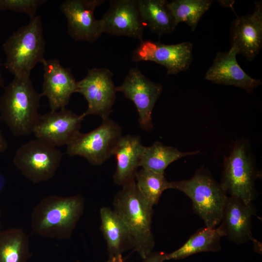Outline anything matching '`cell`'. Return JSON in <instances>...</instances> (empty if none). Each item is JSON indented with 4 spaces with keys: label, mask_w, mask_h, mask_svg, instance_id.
Instances as JSON below:
<instances>
[{
    "label": "cell",
    "mask_w": 262,
    "mask_h": 262,
    "mask_svg": "<svg viewBox=\"0 0 262 262\" xmlns=\"http://www.w3.org/2000/svg\"><path fill=\"white\" fill-rule=\"evenodd\" d=\"M84 208V199L79 194L45 197L32 211V229L35 234L44 237L69 239L83 214Z\"/></svg>",
    "instance_id": "1"
},
{
    "label": "cell",
    "mask_w": 262,
    "mask_h": 262,
    "mask_svg": "<svg viewBox=\"0 0 262 262\" xmlns=\"http://www.w3.org/2000/svg\"><path fill=\"white\" fill-rule=\"evenodd\" d=\"M42 97L30 77H14L0 97V119L15 136L32 134Z\"/></svg>",
    "instance_id": "2"
},
{
    "label": "cell",
    "mask_w": 262,
    "mask_h": 262,
    "mask_svg": "<svg viewBox=\"0 0 262 262\" xmlns=\"http://www.w3.org/2000/svg\"><path fill=\"white\" fill-rule=\"evenodd\" d=\"M114 211L128 227L133 249L143 260L152 252L155 242L151 231L153 207L138 190L135 180L122 186L115 195Z\"/></svg>",
    "instance_id": "3"
},
{
    "label": "cell",
    "mask_w": 262,
    "mask_h": 262,
    "mask_svg": "<svg viewBox=\"0 0 262 262\" xmlns=\"http://www.w3.org/2000/svg\"><path fill=\"white\" fill-rule=\"evenodd\" d=\"M6 55L3 64L14 77H30L37 63L45 60L46 42L41 17L36 15L30 22L14 32L2 44Z\"/></svg>",
    "instance_id": "4"
},
{
    "label": "cell",
    "mask_w": 262,
    "mask_h": 262,
    "mask_svg": "<svg viewBox=\"0 0 262 262\" xmlns=\"http://www.w3.org/2000/svg\"><path fill=\"white\" fill-rule=\"evenodd\" d=\"M169 189L179 190L190 198L194 211L206 227L216 228L220 224L228 196L209 171L199 169L189 179L170 181Z\"/></svg>",
    "instance_id": "5"
},
{
    "label": "cell",
    "mask_w": 262,
    "mask_h": 262,
    "mask_svg": "<svg viewBox=\"0 0 262 262\" xmlns=\"http://www.w3.org/2000/svg\"><path fill=\"white\" fill-rule=\"evenodd\" d=\"M257 174L246 143L236 142L224 163L220 184L226 194L246 204L255 198Z\"/></svg>",
    "instance_id": "6"
},
{
    "label": "cell",
    "mask_w": 262,
    "mask_h": 262,
    "mask_svg": "<svg viewBox=\"0 0 262 262\" xmlns=\"http://www.w3.org/2000/svg\"><path fill=\"white\" fill-rule=\"evenodd\" d=\"M62 156L57 147L35 138L17 149L13 163L26 178L37 183L53 177L60 165Z\"/></svg>",
    "instance_id": "7"
},
{
    "label": "cell",
    "mask_w": 262,
    "mask_h": 262,
    "mask_svg": "<svg viewBox=\"0 0 262 262\" xmlns=\"http://www.w3.org/2000/svg\"><path fill=\"white\" fill-rule=\"evenodd\" d=\"M122 136L120 127L108 117L96 129L86 133L80 132L66 146V153L83 157L92 165H100L113 155Z\"/></svg>",
    "instance_id": "8"
},
{
    "label": "cell",
    "mask_w": 262,
    "mask_h": 262,
    "mask_svg": "<svg viewBox=\"0 0 262 262\" xmlns=\"http://www.w3.org/2000/svg\"><path fill=\"white\" fill-rule=\"evenodd\" d=\"M113 76V72L107 68H93L77 82L75 93L82 95L87 102V108L82 114L84 116L97 115L102 119L109 117L117 92Z\"/></svg>",
    "instance_id": "9"
},
{
    "label": "cell",
    "mask_w": 262,
    "mask_h": 262,
    "mask_svg": "<svg viewBox=\"0 0 262 262\" xmlns=\"http://www.w3.org/2000/svg\"><path fill=\"white\" fill-rule=\"evenodd\" d=\"M134 103L140 127L145 131L153 128L152 112L163 91V85L147 78L137 67L131 68L123 82L116 87Z\"/></svg>",
    "instance_id": "10"
},
{
    "label": "cell",
    "mask_w": 262,
    "mask_h": 262,
    "mask_svg": "<svg viewBox=\"0 0 262 262\" xmlns=\"http://www.w3.org/2000/svg\"><path fill=\"white\" fill-rule=\"evenodd\" d=\"M193 45L189 42L166 45L141 40L132 53L135 62L151 61L164 66L168 74H177L188 69L192 61Z\"/></svg>",
    "instance_id": "11"
},
{
    "label": "cell",
    "mask_w": 262,
    "mask_h": 262,
    "mask_svg": "<svg viewBox=\"0 0 262 262\" xmlns=\"http://www.w3.org/2000/svg\"><path fill=\"white\" fill-rule=\"evenodd\" d=\"M85 116L64 108L39 116L33 133L35 138L55 147L67 145L80 132Z\"/></svg>",
    "instance_id": "12"
},
{
    "label": "cell",
    "mask_w": 262,
    "mask_h": 262,
    "mask_svg": "<svg viewBox=\"0 0 262 262\" xmlns=\"http://www.w3.org/2000/svg\"><path fill=\"white\" fill-rule=\"evenodd\" d=\"M103 0H66L60 6L67 23V32L75 41L93 43L103 33L100 19L94 16Z\"/></svg>",
    "instance_id": "13"
},
{
    "label": "cell",
    "mask_w": 262,
    "mask_h": 262,
    "mask_svg": "<svg viewBox=\"0 0 262 262\" xmlns=\"http://www.w3.org/2000/svg\"><path fill=\"white\" fill-rule=\"evenodd\" d=\"M100 20L103 33L142 40L146 26L136 0H110L109 9Z\"/></svg>",
    "instance_id": "14"
},
{
    "label": "cell",
    "mask_w": 262,
    "mask_h": 262,
    "mask_svg": "<svg viewBox=\"0 0 262 262\" xmlns=\"http://www.w3.org/2000/svg\"><path fill=\"white\" fill-rule=\"evenodd\" d=\"M42 64L44 74L41 96L47 98L50 111L65 108L76 92L77 82L70 69L63 67L57 59H45Z\"/></svg>",
    "instance_id": "15"
},
{
    "label": "cell",
    "mask_w": 262,
    "mask_h": 262,
    "mask_svg": "<svg viewBox=\"0 0 262 262\" xmlns=\"http://www.w3.org/2000/svg\"><path fill=\"white\" fill-rule=\"evenodd\" d=\"M231 47L248 61L259 53L262 46V4L255 1L253 12L237 16L232 22L230 32Z\"/></svg>",
    "instance_id": "16"
},
{
    "label": "cell",
    "mask_w": 262,
    "mask_h": 262,
    "mask_svg": "<svg viewBox=\"0 0 262 262\" xmlns=\"http://www.w3.org/2000/svg\"><path fill=\"white\" fill-rule=\"evenodd\" d=\"M238 54V50L234 47H231L228 51L218 52L206 73V80L217 84L235 86L248 93L252 92L262 82L252 78L242 69L236 59Z\"/></svg>",
    "instance_id": "17"
},
{
    "label": "cell",
    "mask_w": 262,
    "mask_h": 262,
    "mask_svg": "<svg viewBox=\"0 0 262 262\" xmlns=\"http://www.w3.org/2000/svg\"><path fill=\"white\" fill-rule=\"evenodd\" d=\"M256 214L253 204L228 196L219 227L224 236L236 245L255 241L251 232L252 216Z\"/></svg>",
    "instance_id": "18"
},
{
    "label": "cell",
    "mask_w": 262,
    "mask_h": 262,
    "mask_svg": "<svg viewBox=\"0 0 262 262\" xmlns=\"http://www.w3.org/2000/svg\"><path fill=\"white\" fill-rule=\"evenodd\" d=\"M144 147L139 136L126 135L121 137L113 151L116 161L113 176L116 184L122 187L135 180Z\"/></svg>",
    "instance_id": "19"
},
{
    "label": "cell",
    "mask_w": 262,
    "mask_h": 262,
    "mask_svg": "<svg viewBox=\"0 0 262 262\" xmlns=\"http://www.w3.org/2000/svg\"><path fill=\"white\" fill-rule=\"evenodd\" d=\"M100 229L106 241L109 257L133 248L132 236L122 219L110 208L100 209Z\"/></svg>",
    "instance_id": "20"
},
{
    "label": "cell",
    "mask_w": 262,
    "mask_h": 262,
    "mask_svg": "<svg viewBox=\"0 0 262 262\" xmlns=\"http://www.w3.org/2000/svg\"><path fill=\"white\" fill-rule=\"evenodd\" d=\"M223 237L224 234L219 226L200 229L181 246L170 253H166V260H178L201 252H217L221 249L220 240Z\"/></svg>",
    "instance_id": "21"
},
{
    "label": "cell",
    "mask_w": 262,
    "mask_h": 262,
    "mask_svg": "<svg viewBox=\"0 0 262 262\" xmlns=\"http://www.w3.org/2000/svg\"><path fill=\"white\" fill-rule=\"evenodd\" d=\"M139 11L146 27L159 36L171 33L177 26L165 0H137Z\"/></svg>",
    "instance_id": "22"
},
{
    "label": "cell",
    "mask_w": 262,
    "mask_h": 262,
    "mask_svg": "<svg viewBox=\"0 0 262 262\" xmlns=\"http://www.w3.org/2000/svg\"><path fill=\"white\" fill-rule=\"evenodd\" d=\"M198 150L182 152L176 147L155 142L149 147H145L140 166L157 173L164 174L167 167L173 162L186 156L199 153Z\"/></svg>",
    "instance_id": "23"
},
{
    "label": "cell",
    "mask_w": 262,
    "mask_h": 262,
    "mask_svg": "<svg viewBox=\"0 0 262 262\" xmlns=\"http://www.w3.org/2000/svg\"><path fill=\"white\" fill-rule=\"evenodd\" d=\"M30 256L29 237L22 229L0 230V262H27Z\"/></svg>",
    "instance_id": "24"
},
{
    "label": "cell",
    "mask_w": 262,
    "mask_h": 262,
    "mask_svg": "<svg viewBox=\"0 0 262 262\" xmlns=\"http://www.w3.org/2000/svg\"><path fill=\"white\" fill-rule=\"evenodd\" d=\"M213 2L212 0H173L167 1L166 5L177 25L185 22L194 31Z\"/></svg>",
    "instance_id": "25"
},
{
    "label": "cell",
    "mask_w": 262,
    "mask_h": 262,
    "mask_svg": "<svg viewBox=\"0 0 262 262\" xmlns=\"http://www.w3.org/2000/svg\"><path fill=\"white\" fill-rule=\"evenodd\" d=\"M135 179L138 190L152 207L158 203L163 192L169 189L170 182L164 174L142 168L137 172Z\"/></svg>",
    "instance_id": "26"
},
{
    "label": "cell",
    "mask_w": 262,
    "mask_h": 262,
    "mask_svg": "<svg viewBox=\"0 0 262 262\" xmlns=\"http://www.w3.org/2000/svg\"><path fill=\"white\" fill-rule=\"evenodd\" d=\"M47 0H0V11H11L35 16L38 8Z\"/></svg>",
    "instance_id": "27"
},
{
    "label": "cell",
    "mask_w": 262,
    "mask_h": 262,
    "mask_svg": "<svg viewBox=\"0 0 262 262\" xmlns=\"http://www.w3.org/2000/svg\"><path fill=\"white\" fill-rule=\"evenodd\" d=\"M166 253L162 251L152 252L143 262H164L166 261Z\"/></svg>",
    "instance_id": "28"
},
{
    "label": "cell",
    "mask_w": 262,
    "mask_h": 262,
    "mask_svg": "<svg viewBox=\"0 0 262 262\" xmlns=\"http://www.w3.org/2000/svg\"><path fill=\"white\" fill-rule=\"evenodd\" d=\"M8 142L0 129V153L5 152L8 148Z\"/></svg>",
    "instance_id": "29"
},
{
    "label": "cell",
    "mask_w": 262,
    "mask_h": 262,
    "mask_svg": "<svg viewBox=\"0 0 262 262\" xmlns=\"http://www.w3.org/2000/svg\"><path fill=\"white\" fill-rule=\"evenodd\" d=\"M106 262H124V260L122 255L120 254L109 257L108 261Z\"/></svg>",
    "instance_id": "30"
},
{
    "label": "cell",
    "mask_w": 262,
    "mask_h": 262,
    "mask_svg": "<svg viewBox=\"0 0 262 262\" xmlns=\"http://www.w3.org/2000/svg\"><path fill=\"white\" fill-rule=\"evenodd\" d=\"M6 180L4 175L0 173V192L1 191L5 185Z\"/></svg>",
    "instance_id": "31"
},
{
    "label": "cell",
    "mask_w": 262,
    "mask_h": 262,
    "mask_svg": "<svg viewBox=\"0 0 262 262\" xmlns=\"http://www.w3.org/2000/svg\"><path fill=\"white\" fill-rule=\"evenodd\" d=\"M218 2L224 7H230L233 5L234 1L232 0H218Z\"/></svg>",
    "instance_id": "32"
},
{
    "label": "cell",
    "mask_w": 262,
    "mask_h": 262,
    "mask_svg": "<svg viewBox=\"0 0 262 262\" xmlns=\"http://www.w3.org/2000/svg\"><path fill=\"white\" fill-rule=\"evenodd\" d=\"M2 66L0 59V88H4V80L1 71L0 70V67Z\"/></svg>",
    "instance_id": "33"
},
{
    "label": "cell",
    "mask_w": 262,
    "mask_h": 262,
    "mask_svg": "<svg viewBox=\"0 0 262 262\" xmlns=\"http://www.w3.org/2000/svg\"><path fill=\"white\" fill-rule=\"evenodd\" d=\"M1 212H0V230H1Z\"/></svg>",
    "instance_id": "34"
}]
</instances>
